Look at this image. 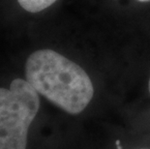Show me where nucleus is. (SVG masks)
<instances>
[{
  "instance_id": "obj_1",
  "label": "nucleus",
  "mask_w": 150,
  "mask_h": 149,
  "mask_svg": "<svg viewBox=\"0 0 150 149\" xmlns=\"http://www.w3.org/2000/svg\"><path fill=\"white\" fill-rule=\"evenodd\" d=\"M24 74L38 94L69 114L81 113L93 99L94 85L87 73L52 49L31 53Z\"/></svg>"
},
{
  "instance_id": "obj_2",
  "label": "nucleus",
  "mask_w": 150,
  "mask_h": 149,
  "mask_svg": "<svg viewBox=\"0 0 150 149\" xmlns=\"http://www.w3.org/2000/svg\"><path fill=\"white\" fill-rule=\"evenodd\" d=\"M40 109L39 94L23 78L0 87V149H26L28 132Z\"/></svg>"
},
{
  "instance_id": "obj_3",
  "label": "nucleus",
  "mask_w": 150,
  "mask_h": 149,
  "mask_svg": "<svg viewBox=\"0 0 150 149\" xmlns=\"http://www.w3.org/2000/svg\"><path fill=\"white\" fill-rule=\"evenodd\" d=\"M55 1L57 0H18L21 7L29 13H39L50 7Z\"/></svg>"
},
{
  "instance_id": "obj_4",
  "label": "nucleus",
  "mask_w": 150,
  "mask_h": 149,
  "mask_svg": "<svg viewBox=\"0 0 150 149\" xmlns=\"http://www.w3.org/2000/svg\"><path fill=\"white\" fill-rule=\"evenodd\" d=\"M148 90H149V93H150V77H149V81H148Z\"/></svg>"
},
{
  "instance_id": "obj_5",
  "label": "nucleus",
  "mask_w": 150,
  "mask_h": 149,
  "mask_svg": "<svg viewBox=\"0 0 150 149\" xmlns=\"http://www.w3.org/2000/svg\"><path fill=\"white\" fill-rule=\"evenodd\" d=\"M139 1H142V2H147V1H150V0H139Z\"/></svg>"
}]
</instances>
